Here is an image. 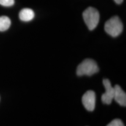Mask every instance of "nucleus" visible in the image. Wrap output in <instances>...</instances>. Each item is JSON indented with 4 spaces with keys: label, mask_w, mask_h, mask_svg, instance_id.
I'll return each instance as SVG.
<instances>
[{
    "label": "nucleus",
    "mask_w": 126,
    "mask_h": 126,
    "mask_svg": "<svg viewBox=\"0 0 126 126\" xmlns=\"http://www.w3.org/2000/svg\"><path fill=\"white\" fill-rule=\"evenodd\" d=\"M98 71L99 67L96 63L92 59H86L78 66L77 74L78 76H91Z\"/></svg>",
    "instance_id": "1"
},
{
    "label": "nucleus",
    "mask_w": 126,
    "mask_h": 126,
    "mask_svg": "<svg viewBox=\"0 0 126 126\" xmlns=\"http://www.w3.org/2000/svg\"><path fill=\"white\" fill-rule=\"evenodd\" d=\"M83 18L90 31L96 28L99 22L100 15L98 11L93 7H89L83 12Z\"/></svg>",
    "instance_id": "2"
},
{
    "label": "nucleus",
    "mask_w": 126,
    "mask_h": 126,
    "mask_svg": "<svg viewBox=\"0 0 126 126\" xmlns=\"http://www.w3.org/2000/svg\"><path fill=\"white\" fill-rule=\"evenodd\" d=\"M123 29V25L118 16L112 17L105 24V31L112 37H117L121 34Z\"/></svg>",
    "instance_id": "3"
},
{
    "label": "nucleus",
    "mask_w": 126,
    "mask_h": 126,
    "mask_svg": "<svg viewBox=\"0 0 126 126\" xmlns=\"http://www.w3.org/2000/svg\"><path fill=\"white\" fill-rule=\"evenodd\" d=\"M103 84L105 88V92L102 96V101L104 104L110 105L114 98V87L111 86V82L108 79H103Z\"/></svg>",
    "instance_id": "4"
},
{
    "label": "nucleus",
    "mask_w": 126,
    "mask_h": 126,
    "mask_svg": "<svg viewBox=\"0 0 126 126\" xmlns=\"http://www.w3.org/2000/svg\"><path fill=\"white\" fill-rule=\"evenodd\" d=\"M82 102L88 111H92L94 109L96 104V94L94 91H86L82 97Z\"/></svg>",
    "instance_id": "5"
},
{
    "label": "nucleus",
    "mask_w": 126,
    "mask_h": 126,
    "mask_svg": "<svg viewBox=\"0 0 126 126\" xmlns=\"http://www.w3.org/2000/svg\"><path fill=\"white\" fill-rule=\"evenodd\" d=\"M114 100L120 106H126V94L118 85H116L114 86Z\"/></svg>",
    "instance_id": "6"
},
{
    "label": "nucleus",
    "mask_w": 126,
    "mask_h": 126,
    "mask_svg": "<svg viewBox=\"0 0 126 126\" xmlns=\"http://www.w3.org/2000/svg\"><path fill=\"white\" fill-rule=\"evenodd\" d=\"M19 16L20 19L22 21L29 22L34 18V12L31 9L24 8L20 11Z\"/></svg>",
    "instance_id": "7"
},
{
    "label": "nucleus",
    "mask_w": 126,
    "mask_h": 126,
    "mask_svg": "<svg viewBox=\"0 0 126 126\" xmlns=\"http://www.w3.org/2000/svg\"><path fill=\"white\" fill-rule=\"evenodd\" d=\"M11 22L10 19L6 16H2L0 17V32L7 31L10 27Z\"/></svg>",
    "instance_id": "8"
},
{
    "label": "nucleus",
    "mask_w": 126,
    "mask_h": 126,
    "mask_svg": "<svg viewBox=\"0 0 126 126\" xmlns=\"http://www.w3.org/2000/svg\"><path fill=\"white\" fill-rule=\"evenodd\" d=\"M107 126H124V125L121 120L116 119L111 121Z\"/></svg>",
    "instance_id": "9"
},
{
    "label": "nucleus",
    "mask_w": 126,
    "mask_h": 126,
    "mask_svg": "<svg viewBox=\"0 0 126 126\" xmlns=\"http://www.w3.org/2000/svg\"><path fill=\"white\" fill-rule=\"evenodd\" d=\"M15 3L14 0H0V5L4 7H11Z\"/></svg>",
    "instance_id": "10"
},
{
    "label": "nucleus",
    "mask_w": 126,
    "mask_h": 126,
    "mask_svg": "<svg viewBox=\"0 0 126 126\" xmlns=\"http://www.w3.org/2000/svg\"><path fill=\"white\" fill-rule=\"evenodd\" d=\"M114 1L116 2V3H117L118 4H120L123 1V0H114Z\"/></svg>",
    "instance_id": "11"
}]
</instances>
